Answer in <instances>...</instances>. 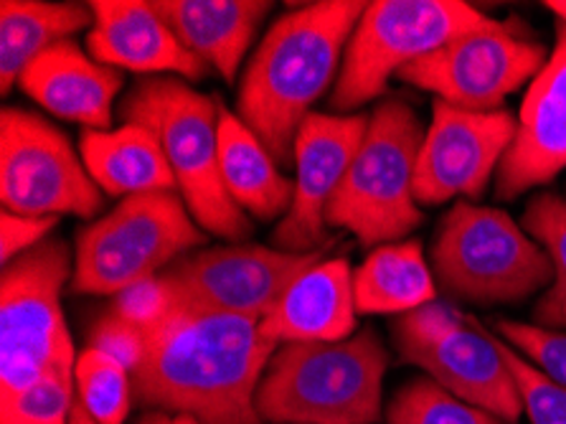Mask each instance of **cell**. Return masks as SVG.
Here are the masks:
<instances>
[{"instance_id": "6da1fadb", "label": "cell", "mask_w": 566, "mask_h": 424, "mask_svg": "<svg viewBox=\"0 0 566 424\" xmlns=\"http://www.w3.org/2000/svg\"><path fill=\"white\" fill-rule=\"evenodd\" d=\"M137 328L143 356L130 371L137 402L201 424H268L254 396L277 343L264 339L256 320L174 300Z\"/></svg>"}, {"instance_id": "7a4b0ae2", "label": "cell", "mask_w": 566, "mask_h": 424, "mask_svg": "<svg viewBox=\"0 0 566 424\" xmlns=\"http://www.w3.org/2000/svg\"><path fill=\"white\" fill-rule=\"evenodd\" d=\"M366 6L361 0H323L293 8L254 49L239 84L237 110L280 168L295 163L300 127L325 90L336 84Z\"/></svg>"}, {"instance_id": "3957f363", "label": "cell", "mask_w": 566, "mask_h": 424, "mask_svg": "<svg viewBox=\"0 0 566 424\" xmlns=\"http://www.w3.org/2000/svg\"><path fill=\"white\" fill-rule=\"evenodd\" d=\"M389 353L374 328L338 343L277 345L254 404L268 424H374Z\"/></svg>"}, {"instance_id": "277c9868", "label": "cell", "mask_w": 566, "mask_h": 424, "mask_svg": "<svg viewBox=\"0 0 566 424\" xmlns=\"http://www.w3.org/2000/svg\"><path fill=\"white\" fill-rule=\"evenodd\" d=\"M221 110V102L193 90L181 76H150L127 92L117 115L123 123H140L156 133L178 194L206 234L244 241L252 221L231 201L219 168Z\"/></svg>"}, {"instance_id": "5b68a950", "label": "cell", "mask_w": 566, "mask_h": 424, "mask_svg": "<svg viewBox=\"0 0 566 424\" xmlns=\"http://www.w3.org/2000/svg\"><path fill=\"white\" fill-rule=\"evenodd\" d=\"M432 272L442 292L470 306H511L554 280L546 249L509 211L458 201L437 224Z\"/></svg>"}, {"instance_id": "8992f818", "label": "cell", "mask_w": 566, "mask_h": 424, "mask_svg": "<svg viewBox=\"0 0 566 424\" xmlns=\"http://www.w3.org/2000/svg\"><path fill=\"white\" fill-rule=\"evenodd\" d=\"M424 130L401 100H384L368 117L361 145L328 206V227L346 229L364 247L401 241L422 224L415 176Z\"/></svg>"}, {"instance_id": "52a82bcc", "label": "cell", "mask_w": 566, "mask_h": 424, "mask_svg": "<svg viewBox=\"0 0 566 424\" xmlns=\"http://www.w3.org/2000/svg\"><path fill=\"white\" fill-rule=\"evenodd\" d=\"M206 241L178 192L123 198L76 234L72 292L119 296Z\"/></svg>"}, {"instance_id": "ba28073f", "label": "cell", "mask_w": 566, "mask_h": 424, "mask_svg": "<svg viewBox=\"0 0 566 424\" xmlns=\"http://www.w3.org/2000/svg\"><path fill=\"white\" fill-rule=\"evenodd\" d=\"M491 21L460 0L368 3L343 54L331 110H336V115H354V110L381 97L391 76L405 72L409 64Z\"/></svg>"}, {"instance_id": "9c48e42d", "label": "cell", "mask_w": 566, "mask_h": 424, "mask_svg": "<svg viewBox=\"0 0 566 424\" xmlns=\"http://www.w3.org/2000/svg\"><path fill=\"white\" fill-rule=\"evenodd\" d=\"M391 341L399 361L422 369L458 400L509 424L518 422L523 400L503 353V341L475 318L462 316L448 302H430L415 313L394 318Z\"/></svg>"}, {"instance_id": "30bf717a", "label": "cell", "mask_w": 566, "mask_h": 424, "mask_svg": "<svg viewBox=\"0 0 566 424\" xmlns=\"http://www.w3.org/2000/svg\"><path fill=\"white\" fill-rule=\"evenodd\" d=\"M72 275V252L56 237L3 267L0 400L36 384L54 363L80 359L62 310V290Z\"/></svg>"}, {"instance_id": "8fae6325", "label": "cell", "mask_w": 566, "mask_h": 424, "mask_svg": "<svg viewBox=\"0 0 566 424\" xmlns=\"http://www.w3.org/2000/svg\"><path fill=\"white\" fill-rule=\"evenodd\" d=\"M0 201L3 211L92 219L105 206L99 186L66 133L36 112L3 107L0 115Z\"/></svg>"}, {"instance_id": "7c38bea8", "label": "cell", "mask_w": 566, "mask_h": 424, "mask_svg": "<svg viewBox=\"0 0 566 424\" xmlns=\"http://www.w3.org/2000/svg\"><path fill=\"white\" fill-rule=\"evenodd\" d=\"M546 62L544 43L526 25L491 21L409 64L397 80L454 107L495 112L523 84L534 82Z\"/></svg>"}, {"instance_id": "4fadbf2b", "label": "cell", "mask_w": 566, "mask_h": 424, "mask_svg": "<svg viewBox=\"0 0 566 424\" xmlns=\"http://www.w3.org/2000/svg\"><path fill=\"white\" fill-rule=\"evenodd\" d=\"M325 249L293 255L277 247L229 241L199 252L196 249L186 252L166 267L160 277L184 306L252 318L262 323L290 285L325 259Z\"/></svg>"}, {"instance_id": "5bb4252c", "label": "cell", "mask_w": 566, "mask_h": 424, "mask_svg": "<svg viewBox=\"0 0 566 424\" xmlns=\"http://www.w3.org/2000/svg\"><path fill=\"white\" fill-rule=\"evenodd\" d=\"M516 133L518 117L509 110L473 112L434 100L417 161V204L440 206L452 198L475 204L499 173Z\"/></svg>"}, {"instance_id": "9a60e30c", "label": "cell", "mask_w": 566, "mask_h": 424, "mask_svg": "<svg viewBox=\"0 0 566 424\" xmlns=\"http://www.w3.org/2000/svg\"><path fill=\"white\" fill-rule=\"evenodd\" d=\"M368 127L366 115L313 112L295 141V196L274 229L282 252L311 255L328 247V206Z\"/></svg>"}, {"instance_id": "2e32d148", "label": "cell", "mask_w": 566, "mask_h": 424, "mask_svg": "<svg viewBox=\"0 0 566 424\" xmlns=\"http://www.w3.org/2000/svg\"><path fill=\"white\" fill-rule=\"evenodd\" d=\"M566 170V25L542 74L528 84L518 112V133L495 173V196L513 201Z\"/></svg>"}, {"instance_id": "e0dca14e", "label": "cell", "mask_w": 566, "mask_h": 424, "mask_svg": "<svg viewBox=\"0 0 566 424\" xmlns=\"http://www.w3.org/2000/svg\"><path fill=\"white\" fill-rule=\"evenodd\" d=\"M87 54L94 62L135 74H178L203 80L209 66L188 51L156 3L145 0H94Z\"/></svg>"}, {"instance_id": "ac0fdd59", "label": "cell", "mask_w": 566, "mask_h": 424, "mask_svg": "<svg viewBox=\"0 0 566 424\" xmlns=\"http://www.w3.org/2000/svg\"><path fill=\"white\" fill-rule=\"evenodd\" d=\"M123 84L119 69L94 62L72 39L49 49L19 80L36 105L87 130H113L115 100Z\"/></svg>"}, {"instance_id": "d6986e66", "label": "cell", "mask_w": 566, "mask_h": 424, "mask_svg": "<svg viewBox=\"0 0 566 424\" xmlns=\"http://www.w3.org/2000/svg\"><path fill=\"white\" fill-rule=\"evenodd\" d=\"M354 272L346 257L321 259L290 285L262 320L260 331L272 343H338L356 333Z\"/></svg>"}, {"instance_id": "ffe728a7", "label": "cell", "mask_w": 566, "mask_h": 424, "mask_svg": "<svg viewBox=\"0 0 566 424\" xmlns=\"http://www.w3.org/2000/svg\"><path fill=\"white\" fill-rule=\"evenodd\" d=\"M156 8L184 46L219 72L237 80L247 49L274 8L270 0H156Z\"/></svg>"}, {"instance_id": "44dd1931", "label": "cell", "mask_w": 566, "mask_h": 424, "mask_svg": "<svg viewBox=\"0 0 566 424\" xmlns=\"http://www.w3.org/2000/svg\"><path fill=\"white\" fill-rule=\"evenodd\" d=\"M80 153L92 180L107 196L178 192L160 141L140 123H123L117 130H84Z\"/></svg>"}, {"instance_id": "7402d4cb", "label": "cell", "mask_w": 566, "mask_h": 424, "mask_svg": "<svg viewBox=\"0 0 566 424\" xmlns=\"http://www.w3.org/2000/svg\"><path fill=\"white\" fill-rule=\"evenodd\" d=\"M219 168L227 194L247 216L272 221L293 206L295 180L282 173L280 163L244 120L221 110Z\"/></svg>"}, {"instance_id": "603a6c76", "label": "cell", "mask_w": 566, "mask_h": 424, "mask_svg": "<svg viewBox=\"0 0 566 424\" xmlns=\"http://www.w3.org/2000/svg\"><path fill=\"white\" fill-rule=\"evenodd\" d=\"M354 300L361 316H407L437 302V280L417 239L368 252L354 272Z\"/></svg>"}, {"instance_id": "cb8c5ba5", "label": "cell", "mask_w": 566, "mask_h": 424, "mask_svg": "<svg viewBox=\"0 0 566 424\" xmlns=\"http://www.w3.org/2000/svg\"><path fill=\"white\" fill-rule=\"evenodd\" d=\"M94 13L82 3L3 0L0 3V90H13L39 56L56 43L92 29Z\"/></svg>"}, {"instance_id": "d4e9b609", "label": "cell", "mask_w": 566, "mask_h": 424, "mask_svg": "<svg viewBox=\"0 0 566 424\" xmlns=\"http://www.w3.org/2000/svg\"><path fill=\"white\" fill-rule=\"evenodd\" d=\"M523 229L546 249L554 280L534 306V325L566 333V201L554 192L531 196L523 211Z\"/></svg>"}, {"instance_id": "484cf974", "label": "cell", "mask_w": 566, "mask_h": 424, "mask_svg": "<svg viewBox=\"0 0 566 424\" xmlns=\"http://www.w3.org/2000/svg\"><path fill=\"white\" fill-rule=\"evenodd\" d=\"M76 400L97 424H125L133 404V376L123 361L87 345L74 369Z\"/></svg>"}, {"instance_id": "4316f807", "label": "cell", "mask_w": 566, "mask_h": 424, "mask_svg": "<svg viewBox=\"0 0 566 424\" xmlns=\"http://www.w3.org/2000/svg\"><path fill=\"white\" fill-rule=\"evenodd\" d=\"M386 424H509L480 406L462 402L430 376L411 379L386 406Z\"/></svg>"}, {"instance_id": "83f0119b", "label": "cell", "mask_w": 566, "mask_h": 424, "mask_svg": "<svg viewBox=\"0 0 566 424\" xmlns=\"http://www.w3.org/2000/svg\"><path fill=\"white\" fill-rule=\"evenodd\" d=\"M76 361H59L36 384L0 400V424H72Z\"/></svg>"}, {"instance_id": "f1b7e54d", "label": "cell", "mask_w": 566, "mask_h": 424, "mask_svg": "<svg viewBox=\"0 0 566 424\" xmlns=\"http://www.w3.org/2000/svg\"><path fill=\"white\" fill-rule=\"evenodd\" d=\"M499 339L518 351L531 366H536L554 384L566 389V333L548 331L534 323H518V320H495L493 323Z\"/></svg>"}, {"instance_id": "f546056e", "label": "cell", "mask_w": 566, "mask_h": 424, "mask_svg": "<svg viewBox=\"0 0 566 424\" xmlns=\"http://www.w3.org/2000/svg\"><path fill=\"white\" fill-rule=\"evenodd\" d=\"M503 353L518 382L523 412L531 424H566V389L554 384L536 366H531L509 343H503Z\"/></svg>"}, {"instance_id": "4dcf8cb0", "label": "cell", "mask_w": 566, "mask_h": 424, "mask_svg": "<svg viewBox=\"0 0 566 424\" xmlns=\"http://www.w3.org/2000/svg\"><path fill=\"white\" fill-rule=\"evenodd\" d=\"M174 292H170L168 282L160 275L148 277V280L135 282L133 288H127L115 296L109 313L119 316L127 323L135 325H148L153 320L160 318L166 310L174 306Z\"/></svg>"}, {"instance_id": "1f68e13d", "label": "cell", "mask_w": 566, "mask_h": 424, "mask_svg": "<svg viewBox=\"0 0 566 424\" xmlns=\"http://www.w3.org/2000/svg\"><path fill=\"white\" fill-rule=\"evenodd\" d=\"M56 221L59 219H41V216L13 211L0 214V259H3V267L39 245H44Z\"/></svg>"}, {"instance_id": "d6a6232c", "label": "cell", "mask_w": 566, "mask_h": 424, "mask_svg": "<svg viewBox=\"0 0 566 424\" xmlns=\"http://www.w3.org/2000/svg\"><path fill=\"white\" fill-rule=\"evenodd\" d=\"M92 349H99L109 356L123 361L127 369H135L143 356V333L140 328L127 323L115 313H107L97 320L90 335Z\"/></svg>"}, {"instance_id": "836d02e7", "label": "cell", "mask_w": 566, "mask_h": 424, "mask_svg": "<svg viewBox=\"0 0 566 424\" xmlns=\"http://www.w3.org/2000/svg\"><path fill=\"white\" fill-rule=\"evenodd\" d=\"M137 424H201L199 420L188 417V414H176V412H163V410H150L145 412Z\"/></svg>"}, {"instance_id": "e575fe53", "label": "cell", "mask_w": 566, "mask_h": 424, "mask_svg": "<svg viewBox=\"0 0 566 424\" xmlns=\"http://www.w3.org/2000/svg\"><path fill=\"white\" fill-rule=\"evenodd\" d=\"M72 424H97V422L90 417V412L84 410L80 400H76L72 406Z\"/></svg>"}, {"instance_id": "d590c367", "label": "cell", "mask_w": 566, "mask_h": 424, "mask_svg": "<svg viewBox=\"0 0 566 424\" xmlns=\"http://www.w3.org/2000/svg\"><path fill=\"white\" fill-rule=\"evenodd\" d=\"M544 8H548L562 25H566V0H546Z\"/></svg>"}]
</instances>
